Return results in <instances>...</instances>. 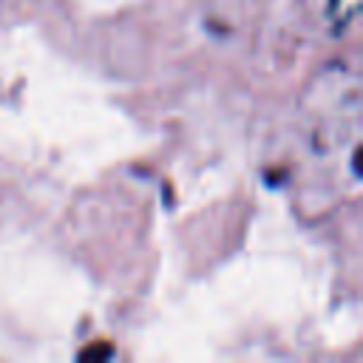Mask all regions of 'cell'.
<instances>
[{"label":"cell","instance_id":"obj_1","mask_svg":"<svg viewBox=\"0 0 363 363\" xmlns=\"http://www.w3.org/2000/svg\"><path fill=\"white\" fill-rule=\"evenodd\" d=\"M113 357V346L108 340H96V343H88L85 349H79L77 360H111Z\"/></svg>","mask_w":363,"mask_h":363}]
</instances>
